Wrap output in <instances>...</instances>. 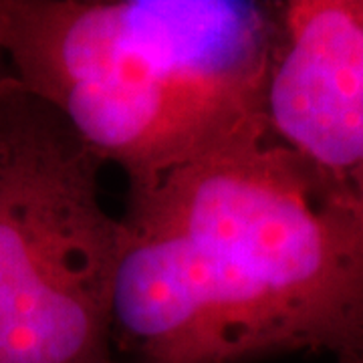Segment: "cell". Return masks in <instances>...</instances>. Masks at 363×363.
Wrapping results in <instances>:
<instances>
[{
	"mask_svg": "<svg viewBox=\"0 0 363 363\" xmlns=\"http://www.w3.org/2000/svg\"><path fill=\"white\" fill-rule=\"evenodd\" d=\"M113 343L133 363H363V202L260 125L130 190Z\"/></svg>",
	"mask_w": 363,
	"mask_h": 363,
	"instance_id": "cell-1",
	"label": "cell"
},
{
	"mask_svg": "<svg viewBox=\"0 0 363 363\" xmlns=\"http://www.w3.org/2000/svg\"><path fill=\"white\" fill-rule=\"evenodd\" d=\"M283 2L0 0L13 81L130 190L267 123Z\"/></svg>",
	"mask_w": 363,
	"mask_h": 363,
	"instance_id": "cell-2",
	"label": "cell"
},
{
	"mask_svg": "<svg viewBox=\"0 0 363 363\" xmlns=\"http://www.w3.org/2000/svg\"><path fill=\"white\" fill-rule=\"evenodd\" d=\"M101 157L13 77L0 89V363H117L128 230L99 200Z\"/></svg>",
	"mask_w": 363,
	"mask_h": 363,
	"instance_id": "cell-3",
	"label": "cell"
},
{
	"mask_svg": "<svg viewBox=\"0 0 363 363\" xmlns=\"http://www.w3.org/2000/svg\"><path fill=\"white\" fill-rule=\"evenodd\" d=\"M264 117L279 142L363 202V0L283 2Z\"/></svg>",
	"mask_w": 363,
	"mask_h": 363,
	"instance_id": "cell-4",
	"label": "cell"
},
{
	"mask_svg": "<svg viewBox=\"0 0 363 363\" xmlns=\"http://www.w3.org/2000/svg\"><path fill=\"white\" fill-rule=\"evenodd\" d=\"M11 75V71L9 69H4V52L0 49V89H2V85H4V81L9 79Z\"/></svg>",
	"mask_w": 363,
	"mask_h": 363,
	"instance_id": "cell-5",
	"label": "cell"
}]
</instances>
